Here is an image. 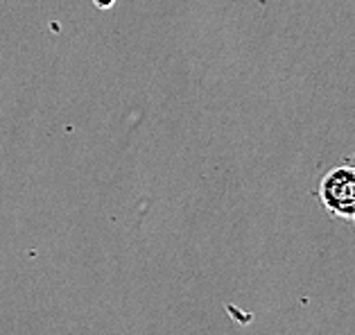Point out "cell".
<instances>
[{
	"instance_id": "6da1fadb",
	"label": "cell",
	"mask_w": 355,
	"mask_h": 335,
	"mask_svg": "<svg viewBox=\"0 0 355 335\" xmlns=\"http://www.w3.org/2000/svg\"><path fill=\"white\" fill-rule=\"evenodd\" d=\"M319 197L328 213L344 220H355V168L337 166L328 170L319 184Z\"/></svg>"
},
{
	"instance_id": "7a4b0ae2",
	"label": "cell",
	"mask_w": 355,
	"mask_h": 335,
	"mask_svg": "<svg viewBox=\"0 0 355 335\" xmlns=\"http://www.w3.org/2000/svg\"><path fill=\"white\" fill-rule=\"evenodd\" d=\"M93 5L98 7V10H111V7L116 5V0H93Z\"/></svg>"
}]
</instances>
